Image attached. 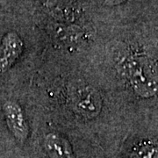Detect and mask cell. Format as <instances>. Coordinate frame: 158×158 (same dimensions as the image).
<instances>
[{"label": "cell", "mask_w": 158, "mask_h": 158, "mask_svg": "<svg viewBox=\"0 0 158 158\" xmlns=\"http://www.w3.org/2000/svg\"><path fill=\"white\" fill-rule=\"evenodd\" d=\"M44 145L50 158H74L69 142L58 134H48L45 137Z\"/></svg>", "instance_id": "5"}, {"label": "cell", "mask_w": 158, "mask_h": 158, "mask_svg": "<svg viewBox=\"0 0 158 158\" xmlns=\"http://www.w3.org/2000/svg\"><path fill=\"white\" fill-rule=\"evenodd\" d=\"M127 77L134 90L142 98H151L157 92V70L146 56H135L127 63Z\"/></svg>", "instance_id": "1"}, {"label": "cell", "mask_w": 158, "mask_h": 158, "mask_svg": "<svg viewBox=\"0 0 158 158\" xmlns=\"http://www.w3.org/2000/svg\"><path fill=\"white\" fill-rule=\"evenodd\" d=\"M105 3L108 6H119L121 4H123L126 2V0H104Z\"/></svg>", "instance_id": "7"}, {"label": "cell", "mask_w": 158, "mask_h": 158, "mask_svg": "<svg viewBox=\"0 0 158 158\" xmlns=\"http://www.w3.org/2000/svg\"><path fill=\"white\" fill-rule=\"evenodd\" d=\"M74 106L77 111L87 118H93L99 114L102 107L100 94L90 86H84L76 92Z\"/></svg>", "instance_id": "3"}, {"label": "cell", "mask_w": 158, "mask_h": 158, "mask_svg": "<svg viewBox=\"0 0 158 158\" xmlns=\"http://www.w3.org/2000/svg\"><path fill=\"white\" fill-rule=\"evenodd\" d=\"M130 158H157V149L151 144H143L133 151Z\"/></svg>", "instance_id": "6"}, {"label": "cell", "mask_w": 158, "mask_h": 158, "mask_svg": "<svg viewBox=\"0 0 158 158\" xmlns=\"http://www.w3.org/2000/svg\"><path fill=\"white\" fill-rule=\"evenodd\" d=\"M23 51V41L15 32L6 34L0 44V73L8 71Z\"/></svg>", "instance_id": "4"}, {"label": "cell", "mask_w": 158, "mask_h": 158, "mask_svg": "<svg viewBox=\"0 0 158 158\" xmlns=\"http://www.w3.org/2000/svg\"><path fill=\"white\" fill-rule=\"evenodd\" d=\"M6 123L13 136L20 142L27 139L29 129L21 106L17 102L8 100L3 106Z\"/></svg>", "instance_id": "2"}]
</instances>
